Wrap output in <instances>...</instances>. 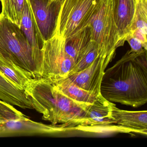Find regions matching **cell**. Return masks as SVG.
<instances>
[{"label": "cell", "mask_w": 147, "mask_h": 147, "mask_svg": "<svg viewBox=\"0 0 147 147\" xmlns=\"http://www.w3.org/2000/svg\"><path fill=\"white\" fill-rule=\"evenodd\" d=\"M102 96L110 102L138 107L147 102V50L128 51L105 71L100 84Z\"/></svg>", "instance_id": "1"}, {"label": "cell", "mask_w": 147, "mask_h": 147, "mask_svg": "<svg viewBox=\"0 0 147 147\" xmlns=\"http://www.w3.org/2000/svg\"><path fill=\"white\" fill-rule=\"evenodd\" d=\"M0 53L14 64L42 78L43 57L29 44L19 26L0 14Z\"/></svg>", "instance_id": "2"}, {"label": "cell", "mask_w": 147, "mask_h": 147, "mask_svg": "<svg viewBox=\"0 0 147 147\" xmlns=\"http://www.w3.org/2000/svg\"><path fill=\"white\" fill-rule=\"evenodd\" d=\"M92 41L101 53L115 56L116 50L122 46L114 21L112 0H101L89 22Z\"/></svg>", "instance_id": "3"}, {"label": "cell", "mask_w": 147, "mask_h": 147, "mask_svg": "<svg viewBox=\"0 0 147 147\" xmlns=\"http://www.w3.org/2000/svg\"><path fill=\"white\" fill-rule=\"evenodd\" d=\"M101 0H64L58 17L57 33L64 39L89 25Z\"/></svg>", "instance_id": "4"}, {"label": "cell", "mask_w": 147, "mask_h": 147, "mask_svg": "<svg viewBox=\"0 0 147 147\" xmlns=\"http://www.w3.org/2000/svg\"><path fill=\"white\" fill-rule=\"evenodd\" d=\"M65 40L57 34L45 42L42 49V78L56 80L67 78L75 65L66 53Z\"/></svg>", "instance_id": "5"}, {"label": "cell", "mask_w": 147, "mask_h": 147, "mask_svg": "<svg viewBox=\"0 0 147 147\" xmlns=\"http://www.w3.org/2000/svg\"><path fill=\"white\" fill-rule=\"evenodd\" d=\"M64 0H29L32 13L45 42L57 33L58 17Z\"/></svg>", "instance_id": "6"}, {"label": "cell", "mask_w": 147, "mask_h": 147, "mask_svg": "<svg viewBox=\"0 0 147 147\" xmlns=\"http://www.w3.org/2000/svg\"><path fill=\"white\" fill-rule=\"evenodd\" d=\"M114 57V56L100 53L88 67L65 78L84 90L99 94L105 70Z\"/></svg>", "instance_id": "7"}, {"label": "cell", "mask_w": 147, "mask_h": 147, "mask_svg": "<svg viewBox=\"0 0 147 147\" xmlns=\"http://www.w3.org/2000/svg\"><path fill=\"white\" fill-rule=\"evenodd\" d=\"M62 125H47L28 119L10 121L0 123V137L52 135L61 132Z\"/></svg>", "instance_id": "8"}, {"label": "cell", "mask_w": 147, "mask_h": 147, "mask_svg": "<svg viewBox=\"0 0 147 147\" xmlns=\"http://www.w3.org/2000/svg\"><path fill=\"white\" fill-rule=\"evenodd\" d=\"M111 119L115 124L133 132L146 136L147 134V111L121 110L113 103L111 111Z\"/></svg>", "instance_id": "9"}, {"label": "cell", "mask_w": 147, "mask_h": 147, "mask_svg": "<svg viewBox=\"0 0 147 147\" xmlns=\"http://www.w3.org/2000/svg\"><path fill=\"white\" fill-rule=\"evenodd\" d=\"M112 2L114 21L123 46L134 18L136 0H112Z\"/></svg>", "instance_id": "10"}, {"label": "cell", "mask_w": 147, "mask_h": 147, "mask_svg": "<svg viewBox=\"0 0 147 147\" xmlns=\"http://www.w3.org/2000/svg\"><path fill=\"white\" fill-rule=\"evenodd\" d=\"M113 104L104 98L101 94H99L94 102L88 104L86 107L83 126H103L115 124V121L111 117Z\"/></svg>", "instance_id": "11"}, {"label": "cell", "mask_w": 147, "mask_h": 147, "mask_svg": "<svg viewBox=\"0 0 147 147\" xmlns=\"http://www.w3.org/2000/svg\"><path fill=\"white\" fill-rule=\"evenodd\" d=\"M20 28L34 51L43 57L45 41L36 23L29 0H26Z\"/></svg>", "instance_id": "12"}, {"label": "cell", "mask_w": 147, "mask_h": 147, "mask_svg": "<svg viewBox=\"0 0 147 147\" xmlns=\"http://www.w3.org/2000/svg\"><path fill=\"white\" fill-rule=\"evenodd\" d=\"M49 80L59 92L79 104H93L99 95L77 86L67 78L56 80Z\"/></svg>", "instance_id": "13"}, {"label": "cell", "mask_w": 147, "mask_h": 147, "mask_svg": "<svg viewBox=\"0 0 147 147\" xmlns=\"http://www.w3.org/2000/svg\"><path fill=\"white\" fill-rule=\"evenodd\" d=\"M0 99L23 109H33L26 96L24 90L19 89L0 74Z\"/></svg>", "instance_id": "14"}, {"label": "cell", "mask_w": 147, "mask_h": 147, "mask_svg": "<svg viewBox=\"0 0 147 147\" xmlns=\"http://www.w3.org/2000/svg\"><path fill=\"white\" fill-rule=\"evenodd\" d=\"M0 74L22 90H24L27 83L34 78L31 73L5 58L1 53Z\"/></svg>", "instance_id": "15"}, {"label": "cell", "mask_w": 147, "mask_h": 147, "mask_svg": "<svg viewBox=\"0 0 147 147\" xmlns=\"http://www.w3.org/2000/svg\"><path fill=\"white\" fill-rule=\"evenodd\" d=\"M65 40L66 53L76 64L92 41L91 27L88 26Z\"/></svg>", "instance_id": "16"}, {"label": "cell", "mask_w": 147, "mask_h": 147, "mask_svg": "<svg viewBox=\"0 0 147 147\" xmlns=\"http://www.w3.org/2000/svg\"><path fill=\"white\" fill-rule=\"evenodd\" d=\"M2 5L1 13L18 26H20L26 0H0Z\"/></svg>", "instance_id": "17"}, {"label": "cell", "mask_w": 147, "mask_h": 147, "mask_svg": "<svg viewBox=\"0 0 147 147\" xmlns=\"http://www.w3.org/2000/svg\"><path fill=\"white\" fill-rule=\"evenodd\" d=\"M100 53H103L100 52L98 45L93 41H91L82 55L80 60L75 65L68 76L88 67Z\"/></svg>", "instance_id": "18"}, {"label": "cell", "mask_w": 147, "mask_h": 147, "mask_svg": "<svg viewBox=\"0 0 147 147\" xmlns=\"http://www.w3.org/2000/svg\"><path fill=\"white\" fill-rule=\"evenodd\" d=\"M147 0H136L135 14L130 32L138 29L147 36Z\"/></svg>", "instance_id": "19"}, {"label": "cell", "mask_w": 147, "mask_h": 147, "mask_svg": "<svg viewBox=\"0 0 147 147\" xmlns=\"http://www.w3.org/2000/svg\"><path fill=\"white\" fill-rule=\"evenodd\" d=\"M12 105L0 99V123L10 121L29 119Z\"/></svg>", "instance_id": "20"}, {"label": "cell", "mask_w": 147, "mask_h": 147, "mask_svg": "<svg viewBox=\"0 0 147 147\" xmlns=\"http://www.w3.org/2000/svg\"><path fill=\"white\" fill-rule=\"evenodd\" d=\"M125 41H127L130 46L131 51L140 53L145 50L140 41L134 37L130 33L126 36Z\"/></svg>", "instance_id": "21"}]
</instances>
